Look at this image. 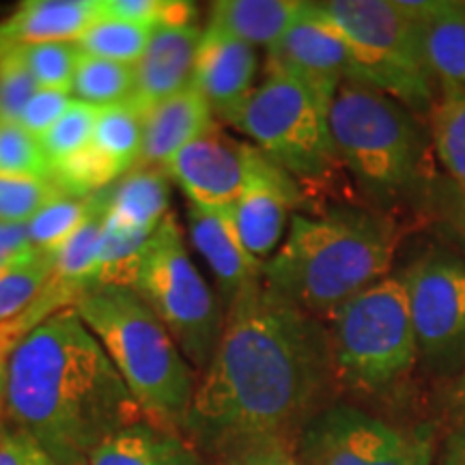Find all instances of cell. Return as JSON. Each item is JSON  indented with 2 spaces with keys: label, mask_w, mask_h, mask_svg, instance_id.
Masks as SVG:
<instances>
[{
  "label": "cell",
  "mask_w": 465,
  "mask_h": 465,
  "mask_svg": "<svg viewBox=\"0 0 465 465\" xmlns=\"http://www.w3.org/2000/svg\"><path fill=\"white\" fill-rule=\"evenodd\" d=\"M334 97L287 74H267L232 125L304 185H323L341 168L330 127Z\"/></svg>",
  "instance_id": "obj_7"
},
{
  "label": "cell",
  "mask_w": 465,
  "mask_h": 465,
  "mask_svg": "<svg viewBox=\"0 0 465 465\" xmlns=\"http://www.w3.org/2000/svg\"><path fill=\"white\" fill-rule=\"evenodd\" d=\"M39 250L28 240L26 224L0 223V272L37 254Z\"/></svg>",
  "instance_id": "obj_41"
},
{
  "label": "cell",
  "mask_w": 465,
  "mask_h": 465,
  "mask_svg": "<svg viewBox=\"0 0 465 465\" xmlns=\"http://www.w3.org/2000/svg\"><path fill=\"white\" fill-rule=\"evenodd\" d=\"M401 5L420 22L424 50L433 74L465 86V3L429 0Z\"/></svg>",
  "instance_id": "obj_22"
},
{
  "label": "cell",
  "mask_w": 465,
  "mask_h": 465,
  "mask_svg": "<svg viewBox=\"0 0 465 465\" xmlns=\"http://www.w3.org/2000/svg\"><path fill=\"white\" fill-rule=\"evenodd\" d=\"M213 124V113L194 86L177 93L144 114L143 151L136 166L164 168L185 144L203 136Z\"/></svg>",
  "instance_id": "obj_19"
},
{
  "label": "cell",
  "mask_w": 465,
  "mask_h": 465,
  "mask_svg": "<svg viewBox=\"0 0 465 465\" xmlns=\"http://www.w3.org/2000/svg\"><path fill=\"white\" fill-rule=\"evenodd\" d=\"M164 168L134 166L108 188L106 224L155 231L168 216L171 185Z\"/></svg>",
  "instance_id": "obj_23"
},
{
  "label": "cell",
  "mask_w": 465,
  "mask_h": 465,
  "mask_svg": "<svg viewBox=\"0 0 465 465\" xmlns=\"http://www.w3.org/2000/svg\"><path fill=\"white\" fill-rule=\"evenodd\" d=\"M5 414L58 465H89L104 441L147 420L74 308L35 325L17 342L5 371Z\"/></svg>",
  "instance_id": "obj_2"
},
{
  "label": "cell",
  "mask_w": 465,
  "mask_h": 465,
  "mask_svg": "<svg viewBox=\"0 0 465 465\" xmlns=\"http://www.w3.org/2000/svg\"><path fill=\"white\" fill-rule=\"evenodd\" d=\"M102 17V0H25L0 22V54L26 45L78 42Z\"/></svg>",
  "instance_id": "obj_18"
},
{
  "label": "cell",
  "mask_w": 465,
  "mask_h": 465,
  "mask_svg": "<svg viewBox=\"0 0 465 465\" xmlns=\"http://www.w3.org/2000/svg\"><path fill=\"white\" fill-rule=\"evenodd\" d=\"M97 114H100V108L74 100L67 113L39 136V144L50 166L91 147Z\"/></svg>",
  "instance_id": "obj_33"
},
{
  "label": "cell",
  "mask_w": 465,
  "mask_h": 465,
  "mask_svg": "<svg viewBox=\"0 0 465 465\" xmlns=\"http://www.w3.org/2000/svg\"><path fill=\"white\" fill-rule=\"evenodd\" d=\"M74 97L69 91L58 89H39L26 104L25 113H22L20 125L33 134V136H42L50 130L52 125L67 113L72 106Z\"/></svg>",
  "instance_id": "obj_39"
},
{
  "label": "cell",
  "mask_w": 465,
  "mask_h": 465,
  "mask_svg": "<svg viewBox=\"0 0 465 465\" xmlns=\"http://www.w3.org/2000/svg\"><path fill=\"white\" fill-rule=\"evenodd\" d=\"M336 375L366 392L391 388L420 349L403 274H388L328 319Z\"/></svg>",
  "instance_id": "obj_8"
},
{
  "label": "cell",
  "mask_w": 465,
  "mask_h": 465,
  "mask_svg": "<svg viewBox=\"0 0 465 465\" xmlns=\"http://www.w3.org/2000/svg\"><path fill=\"white\" fill-rule=\"evenodd\" d=\"M259 72L257 48L209 31L203 33L192 86L205 97L213 114L232 125L254 93V80Z\"/></svg>",
  "instance_id": "obj_15"
},
{
  "label": "cell",
  "mask_w": 465,
  "mask_h": 465,
  "mask_svg": "<svg viewBox=\"0 0 465 465\" xmlns=\"http://www.w3.org/2000/svg\"><path fill=\"white\" fill-rule=\"evenodd\" d=\"M39 91L37 80L20 52L0 54V124H20L26 104Z\"/></svg>",
  "instance_id": "obj_38"
},
{
  "label": "cell",
  "mask_w": 465,
  "mask_h": 465,
  "mask_svg": "<svg viewBox=\"0 0 465 465\" xmlns=\"http://www.w3.org/2000/svg\"><path fill=\"white\" fill-rule=\"evenodd\" d=\"M0 465H58L33 435L0 422Z\"/></svg>",
  "instance_id": "obj_40"
},
{
  "label": "cell",
  "mask_w": 465,
  "mask_h": 465,
  "mask_svg": "<svg viewBox=\"0 0 465 465\" xmlns=\"http://www.w3.org/2000/svg\"><path fill=\"white\" fill-rule=\"evenodd\" d=\"M164 171L183 190L190 205L231 209L243 183V143L212 125L173 155Z\"/></svg>",
  "instance_id": "obj_14"
},
{
  "label": "cell",
  "mask_w": 465,
  "mask_h": 465,
  "mask_svg": "<svg viewBox=\"0 0 465 465\" xmlns=\"http://www.w3.org/2000/svg\"><path fill=\"white\" fill-rule=\"evenodd\" d=\"M201 26H158L151 31L147 50L134 65V93L127 102L143 114L192 86Z\"/></svg>",
  "instance_id": "obj_16"
},
{
  "label": "cell",
  "mask_w": 465,
  "mask_h": 465,
  "mask_svg": "<svg viewBox=\"0 0 465 465\" xmlns=\"http://www.w3.org/2000/svg\"><path fill=\"white\" fill-rule=\"evenodd\" d=\"M0 174L39 179L50 174L39 138L20 124H0Z\"/></svg>",
  "instance_id": "obj_36"
},
{
  "label": "cell",
  "mask_w": 465,
  "mask_h": 465,
  "mask_svg": "<svg viewBox=\"0 0 465 465\" xmlns=\"http://www.w3.org/2000/svg\"><path fill=\"white\" fill-rule=\"evenodd\" d=\"M306 190L254 144L243 143V183L232 205L243 248L265 263L278 250L295 209L306 205Z\"/></svg>",
  "instance_id": "obj_12"
},
{
  "label": "cell",
  "mask_w": 465,
  "mask_h": 465,
  "mask_svg": "<svg viewBox=\"0 0 465 465\" xmlns=\"http://www.w3.org/2000/svg\"><path fill=\"white\" fill-rule=\"evenodd\" d=\"M108 207V188L102 192L100 205L91 212V216L67 237L61 246L56 248L54 270H52V281L72 284L83 291L93 289V267H95L97 248L106 223Z\"/></svg>",
  "instance_id": "obj_26"
},
{
  "label": "cell",
  "mask_w": 465,
  "mask_h": 465,
  "mask_svg": "<svg viewBox=\"0 0 465 465\" xmlns=\"http://www.w3.org/2000/svg\"><path fill=\"white\" fill-rule=\"evenodd\" d=\"M144 114L130 102L100 108L91 147L116 162L124 173L141 162Z\"/></svg>",
  "instance_id": "obj_27"
},
{
  "label": "cell",
  "mask_w": 465,
  "mask_h": 465,
  "mask_svg": "<svg viewBox=\"0 0 465 465\" xmlns=\"http://www.w3.org/2000/svg\"><path fill=\"white\" fill-rule=\"evenodd\" d=\"M72 308L100 341L147 420L182 429L194 399V373L147 302L127 287H95Z\"/></svg>",
  "instance_id": "obj_5"
},
{
  "label": "cell",
  "mask_w": 465,
  "mask_h": 465,
  "mask_svg": "<svg viewBox=\"0 0 465 465\" xmlns=\"http://www.w3.org/2000/svg\"><path fill=\"white\" fill-rule=\"evenodd\" d=\"M102 14L147 28L194 26L196 5L185 0H102Z\"/></svg>",
  "instance_id": "obj_35"
},
{
  "label": "cell",
  "mask_w": 465,
  "mask_h": 465,
  "mask_svg": "<svg viewBox=\"0 0 465 465\" xmlns=\"http://www.w3.org/2000/svg\"><path fill=\"white\" fill-rule=\"evenodd\" d=\"M54 196L58 190L50 179L0 174V223L26 224Z\"/></svg>",
  "instance_id": "obj_37"
},
{
  "label": "cell",
  "mask_w": 465,
  "mask_h": 465,
  "mask_svg": "<svg viewBox=\"0 0 465 465\" xmlns=\"http://www.w3.org/2000/svg\"><path fill=\"white\" fill-rule=\"evenodd\" d=\"M441 213L450 235L465 248V188L452 182L446 183V188L441 190Z\"/></svg>",
  "instance_id": "obj_42"
},
{
  "label": "cell",
  "mask_w": 465,
  "mask_h": 465,
  "mask_svg": "<svg viewBox=\"0 0 465 465\" xmlns=\"http://www.w3.org/2000/svg\"><path fill=\"white\" fill-rule=\"evenodd\" d=\"M5 416V375L0 377V422H3Z\"/></svg>",
  "instance_id": "obj_47"
},
{
  "label": "cell",
  "mask_w": 465,
  "mask_h": 465,
  "mask_svg": "<svg viewBox=\"0 0 465 465\" xmlns=\"http://www.w3.org/2000/svg\"><path fill=\"white\" fill-rule=\"evenodd\" d=\"M22 61L31 69L39 89H58L72 93L75 67H78L83 50L75 42H52L15 48Z\"/></svg>",
  "instance_id": "obj_34"
},
{
  "label": "cell",
  "mask_w": 465,
  "mask_h": 465,
  "mask_svg": "<svg viewBox=\"0 0 465 465\" xmlns=\"http://www.w3.org/2000/svg\"><path fill=\"white\" fill-rule=\"evenodd\" d=\"M102 192L86 196V199H74V196L63 194L54 196L26 223L28 240L33 246L39 252L54 254L56 248L91 216L93 209L100 205Z\"/></svg>",
  "instance_id": "obj_31"
},
{
  "label": "cell",
  "mask_w": 465,
  "mask_h": 465,
  "mask_svg": "<svg viewBox=\"0 0 465 465\" xmlns=\"http://www.w3.org/2000/svg\"><path fill=\"white\" fill-rule=\"evenodd\" d=\"M267 74H287L328 97H334L349 80L351 58L347 44L317 3H306L281 42L267 50Z\"/></svg>",
  "instance_id": "obj_13"
},
{
  "label": "cell",
  "mask_w": 465,
  "mask_h": 465,
  "mask_svg": "<svg viewBox=\"0 0 465 465\" xmlns=\"http://www.w3.org/2000/svg\"><path fill=\"white\" fill-rule=\"evenodd\" d=\"M224 465H302V461L291 452L289 444H265L226 459Z\"/></svg>",
  "instance_id": "obj_43"
},
{
  "label": "cell",
  "mask_w": 465,
  "mask_h": 465,
  "mask_svg": "<svg viewBox=\"0 0 465 465\" xmlns=\"http://www.w3.org/2000/svg\"><path fill=\"white\" fill-rule=\"evenodd\" d=\"M28 332L22 328L20 319H14L9 323H0V377L5 375L7 371L9 358L14 353V349L17 347V342L25 339Z\"/></svg>",
  "instance_id": "obj_44"
},
{
  "label": "cell",
  "mask_w": 465,
  "mask_h": 465,
  "mask_svg": "<svg viewBox=\"0 0 465 465\" xmlns=\"http://www.w3.org/2000/svg\"><path fill=\"white\" fill-rule=\"evenodd\" d=\"M457 401H459V405L465 410V371H463L461 380H459V383H457Z\"/></svg>",
  "instance_id": "obj_46"
},
{
  "label": "cell",
  "mask_w": 465,
  "mask_h": 465,
  "mask_svg": "<svg viewBox=\"0 0 465 465\" xmlns=\"http://www.w3.org/2000/svg\"><path fill=\"white\" fill-rule=\"evenodd\" d=\"M401 274L420 358L441 369L465 362V259L435 248Z\"/></svg>",
  "instance_id": "obj_11"
},
{
  "label": "cell",
  "mask_w": 465,
  "mask_h": 465,
  "mask_svg": "<svg viewBox=\"0 0 465 465\" xmlns=\"http://www.w3.org/2000/svg\"><path fill=\"white\" fill-rule=\"evenodd\" d=\"M330 127L341 166L375 212L388 213L427 190L431 132L401 102L345 80L330 108Z\"/></svg>",
  "instance_id": "obj_4"
},
{
  "label": "cell",
  "mask_w": 465,
  "mask_h": 465,
  "mask_svg": "<svg viewBox=\"0 0 465 465\" xmlns=\"http://www.w3.org/2000/svg\"><path fill=\"white\" fill-rule=\"evenodd\" d=\"M441 465H465V427L450 438Z\"/></svg>",
  "instance_id": "obj_45"
},
{
  "label": "cell",
  "mask_w": 465,
  "mask_h": 465,
  "mask_svg": "<svg viewBox=\"0 0 465 465\" xmlns=\"http://www.w3.org/2000/svg\"><path fill=\"white\" fill-rule=\"evenodd\" d=\"M155 231L121 229L104 223V232L93 267V289L127 287L134 289L144 259V250Z\"/></svg>",
  "instance_id": "obj_25"
},
{
  "label": "cell",
  "mask_w": 465,
  "mask_h": 465,
  "mask_svg": "<svg viewBox=\"0 0 465 465\" xmlns=\"http://www.w3.org/2000/svg\"><path fill=\"white\" fill-rule=\"evenodd\" d=\"M306 3L302 0H218L209 5V31L270 50L281 42L291 25L298 20Z\"/></svg>",
  "instance_id": "obj_21"
},
{
  "label": "cell",
  "mask_w": 465,
  "mask_h": 465,
  "mask_svg": "<svg viewBox=\"0 0 465 465\" xmlns=\"http://www.w3.org/2000/svg\"><path fill=\"white\" fill-rule=\"evenodd\" d=\"M89 465H205L201 450L173 429L143 420L93 452Z\"/></svg>",
  "instance_id": "obj_20"
},
{
  "label": "cell",
  "mask_w": 465,
  "mask_h": 465,
  "mask_svg": "<svg viewBox=\"0 0 465 465\" xmlns=\"http://www.w3.org/2000/svg\"><path fill=\"white\" fill-rule=\"evenodd\" d=\"M134 67L124 63L106 61V58L84 54L75 67L72 95L74 100L91 104L95 108L124 104L134 93Z\"/></svg>",
  "instance_id": "obj_28"
},
{
  "label": "cell",
  "mask_w": 465,
  "mask_h": 465,
  "mask_svg": "<svg viewBox=\"0 0 465 465\" xmlns=\"http://www.w3.org/2000/svg\"><path fill=\"white\" fill-rule=\"evenodd\" d=\"M397 226L386 213L332 207L295 213L287 240L263 263V281L308 315L328 322L342 304L391 272Z\"/></svg>",
  "instance_id": "obj_3"
},
{
  "label": "cell",
  "mask_w": 465,
  "mask_h": 465,
  "mask_svg": "<svg viewBox=\"0 0 465 465\" xmlns=\"http://www.w3.org/2000/svg\"><path fill=\"white\" fill-rule=\"evenodd\" d=\"M151 31L153 28L134 25V22L116 20L102 14L86 31L80 35L78 48L84 54L106 58V61L124 63V65H136L147 50Z\"/></svg>",
  "instance_id": "obj_30"
},
{
  "label": "cell",
  "mask_w": 465,
  "mask_h": 465,
  "mask_svg": "<svg viewBox=\"0 0 465 465\" xmlns=\"http://www.w3.org/2000/svg\"><path fill=\"white\" fill-rule=\"evenodd\" d=\"M317 7L332 25L351 58L349 80L369 84L429 114L438 95V75L424 50L420 22L392 0H328Z\"/></svg>",
  "instance_id": "obj_6"
},
{
  "label": "cell",
  "mask_w": 465,
  "mask_h": 465,
  "mask_svg": "<svg viewBox=\"0 0 465 465\" xmlns=\"http://www.w3.org/2000/svg\"><path fill=\"white\" fill-rule=\"evenodd\" d=\"M54 270V257L37 252L35 257L0 272V323L22 317L44 293Z\"/></svg>",
  "instance_id": "obj_32"
},
{
  "label": "cell",
  "mask_w": 465,
  "mask_h": 465,
  "mask_svg": "<svg viewBox=\"0 0 465 465\" xmlns=\"http://www.w3.org/2000/svg\"><path fill=\"white\" fill-rule=\"evenodd\" d=\"M134 291L166 325L183 356L205 371L223 336L226 306L190 259L174 213L151 235Z\"/></svg>",
  "instance_id": "obj_9"
},
{
  "label": "cell",
  "mask_w": 465,
  "mask_h": 465,
  "mask_svg": "<svg viewBox=\"0 0 465 465\" xmlns=\"http://www.w3.org/2000/svg\"><path fill=\"white\" fill-rule=\"evenodd\" d=\"M431 144L441 168L465 188V86L438 78V95L429 113Z\"/></svg>",
  "instance_id": "obj_24"
},
{
  "label": "cell",
  "mask_w": 465,
  "mask_h": 465,
  "mask_svg": "<svg viewBox=\"0 0 465 465\" xmlns=\"http://www.w3.org/2000/svg\"><path fill=\"white\" fill-rule=\"evenodd\" d=\"M431 440L349 405L317 411L300 433L302 465H431Z\"/></svg>",
  "instance_id": "obj_10"
},
{
  "label": "cell",
  "mask_w": 465,
  "mask_h": 465,
  "mask_svg": "<svg viewBox=\"0 0 465 465\" xmlns=\"http://www.w3.org/2000/svg\"><path fill=\"white\" fill-rule=\"evenodd\" d=\"M334 373L325 322L259 278L226 306L182 431L199 450L226 459L287 444L315 418L312 407Z\"/></svg>",
  "instance_id": "obj_1"
},
{
  "label": "cell",
  "mask_w": 465,
  "mask_h": 465,
  "mask_svg": "<svg viewBox=\"0 0 465 465\" xmlns=\"http://www.w3.org/2000/svg\"><path fill=\"white\" fill-rule=\"evenodd\" d=\"M121 174L125 173L116 162L106 158L95 147H86L80 153L52 164L48 179L58 190V194L86 199V196L114 185Z\"/></svg>",
  "instance_id": "obj_29"
},
{
  "label": "cell",
  "mask_w": 465,
  "mask_h": 465,
  "mask_svg": "<svg viewBox=\"0 0 465 465\" xmlns=\"http://www.w3.org/2000/svg\"><path fill=\"white\" fill-rule=\"evenodd\" d=\"M192 246L216 278L220 298L229 306L250 282L263 278V263L243 248L231 209L188 207Z\"/></svg>",
  "instance_id": "obj_17"
}]
</instances>
